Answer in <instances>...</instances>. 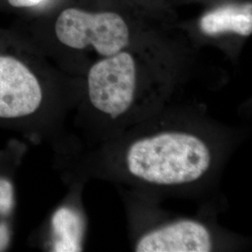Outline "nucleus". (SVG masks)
<instances>
[{"label": "nucleus", "mask_w": 252, "mask_h": 252, "mask_svg": "<svg viewBox=\"0 0 252 252\" xmlns=\"http://www.w3.org/2000/svg\"><path fill=\"white\" fill-rule=\"evenodd\" d=\"M47 0H6L10 8L16 9H34L39 8Z\"/></svg>", "instance_id": "1a4fd4ad"}, {"label": "nucleus", "mask_w": 252, "mask_h": 252, "mask_svg": "<svg viewBox=\"0 0 252 252\" xmlns=\"http://www.w3.org/2000/svg\"><path fill=\"white\" fill-rule=\"evenodd\" d=\"M212 239L207 227L195 220H183L143 235L137 252H208Z\"/></svg>", "instance_id": "39448f33"}, {"label": "nucleus", "mask_w": 252, "mask_h": 252, "mask_svg": "<svg viewBox=\"0 0 252 252\" xmlns=\"http://www.w3.org/2000/svg\"><path fill=\"white\" fill-rule=\"evenodd\" d=\"M42 100L41 83L25 60L0 53V119L29 116L39 108Z\"/></svg>", "instance_id": "20e7f679"}, {"label": "nucleus", "mask_w": 252, "mask_h": 252, "mask_svg": "<svg viewBox=\"0 0 252 252\" xmlns=\"http://www.w3.org/2000/svg\"><path fill=\"white\" fill-rule=\"evenodd\" d=\"M52 223L55 237L54 252H81L82 221L75 211L67 207L58 209Z\"/></svg>", "instance_id": "0eeeda50"}, {"label": "nucleus", "mask_w": 252, "mask_h": 252, "mask_svg": "<svg viewBox=\"0 0 252 252\" xmlns=\"http://www.w3.org/2000/svg\"><path fill=\"white\" fill-rule=\"evenodd\" d=\"M12 207L13 187L9 180L0 179V214H9Z\"/></svg>", "instance_id": "6e6552de"}, {"label": "nucleus", "mask_w": 252, "mask_h": 252, "mask_svg": "<svg viewBox=\"0 0 252 252\" xmlns=\"http://www.w3.org/2000/svg\"><path fill=\"white\" fill-rule=\"evenodd\" d=\"M9 243V231L5 223H0V251L7 248Z\"/></svg>", "instance_id": "9d476101"}, {"label": "nucleus", "mask_w": 252, "mask_h": 252, "mask_svg": "<svg viewBox=\"0 0 252 252\" xmlns=\"http://www.w3.org/2000/svg\"><path fill=\"white\" fill-rule=\"evenodd\" d=\"M92 105L112 119L130 108L136 90V64L127 52H120L94 63L87 78Z\"/></svg>", "instance_id": "7ed1b4c3"}, {"label": "nucleus", "mask_w": 252, "mask_h": 252, "mask_svg": "<svg viewBox=\"0 0 252 252\" xmlns=\"http://www.w3.org/2000/svg\"><path fill=\"white\" fill-rule=\"evenodd\" d=\"M211 153L197 135L164 132L134 142L126 153L128 171L157 185H180L200 180L210 167Z\"/></svg>", "instance_id": "f257e3e1"}, {"label": "nucleus", "mask_w": 252, "mask_h": 252, "mask_svg": "<svg viewBox=\"0 0 252 252\" xmlns=\"http://www.w3.org/2000/svg\"><path fill=\"white\" fill-rule=\"evenodd\" d=\"M200 29L207 36L233 33L249 36L252 33V2L232 4L210 10L200 20Z\"/></svg>", "instance_id": "423d86ee"}, {"label": "nucleus", "mask_w": 252, "mask_h": 252, "mask_svg": "<svg viewBox=\"0 0 252 252\" xmlns=\"http://www.w3.org/2000/svg\"><path fill=\"white\" fill-rule=\"evenodd\" d=\"M54 32L63 45L75 50L92 47L104 57L124 51L130 42L126 21L112 11L67 8L56 19Z\"/></svg>", "instance_id": "f03ea898"}]
</instances>
